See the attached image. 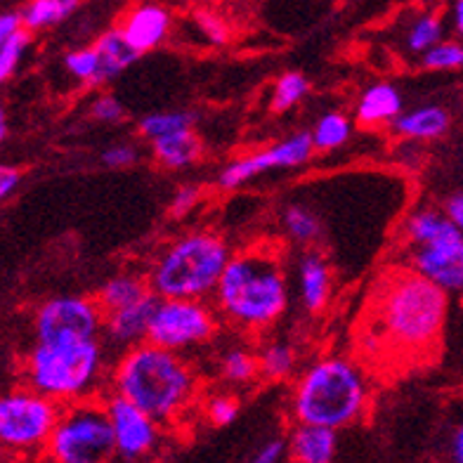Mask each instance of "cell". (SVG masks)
I'll return each instance as SVG.
<instances>
[{"instance_id": "obj_1", "label": "cell", "mask_w": 463, "mask_h": 463, "mask_svg": "<svg viewBox=\"0 0 463 463\" xmlns=\"http://www.w3.org/2000/svg\"><path fill=\"white\" fill-rule=\"evenodd\" d=\"M449 293L423 279L416 269L385 275L373 298L366 341L397 353H423L442 335Z\"/></svg>"}, {"instance_id": "obj_2", "label": "cell", "mask_w": 463, "mask_h": 463, "mask_svg": "<svg viewBox=\"0 0 463 463\" xmlns=\"http://www.w3.org/2000/svg\"><path fill=\"white\" fill-rule=\"evenodd\" d=\"M194 372L180 353L142 343L121 354L111 372V391L165 423L183 414L194 397Z\"/></svg>"}, {"instance_id": "obj_3", "label": "cell", "mask_w": 463, "mask_h": 463, "mask_svg": "<svg viewBox=\"0 0 463 463\" xmlns=\"http://www.w3.org/2000/svg\"><path fill=\"white\" fill-rule=\"evenodd\" d=\"M218 307L241 329H262L284 315L288 305L287 275L279 258L269 249L234 253L220 279Z\"/></svg>"}, {"instance_id": "obj_4", "label": "cell", "mask_w": 463, "mask_h": 463, "mask_svg": "<svg viewBox=\"0 0 463 463\" xmlns=\"http://www.w3.org/2000/svg\"><path fill=\"white\" fill-rule=\"evenodd\" d=\"M232 256L213 232H192L165 246L149 272V287L161 300H203L218 291Z\"/></svg>"}, {"instance_id": "obj_5", "label": "cell", "mask_w": 463, "mask_h": 463, "mask_svg": "<svg viewBox=\"0 0 463 463\" xmlns=\"http://www.w3.org/2000/svg\"><path fill=\"white\" fill-rule=\"evenodd\" d=\"M366 404V381L345 357H324L303 373L293 392V414L305 426L338 430L360 419Z\"/></svg>"}, {"instance_id": "obj_6", "label": "cell", "mask_w": 463, "mask_h": 463, "mask_svg": "<svg viewBox=\"0 0 463 463\" xmlns=\"http://www.w3.org/2000/svg\"><path fill=\"white\" fill-rule=\"evenodd\" d=\"M104 350L99 341L36 343L26 357V388L41 392L52 402H80L95 395L102 378Z\"/></svg>"}, {"instance_id": "obj_7", "label": "cell", "mask_w": 463, "mask_h": 463, "mask_svg": "<svg viewBox=\"0 0 463 463\" xmlns=\"http://www.w3.org/2000/svg\"><path fill=\"white\" fill-rule=\"evenodd\" d=\"M411 262L423 279L447 293L463 291V234L433 208L416 211L407 220Z\"/></svg>"}, {"instance_id": "obj_8", "label": "cell", "mask_w": 463, "mask_h": 463, "mask_svg": "<svg viewBox=\"0 0 463 463\" xmlns=\"http://www.w3.org/2000/svg\"><path fill=\"white\" fill-rule=\"evenodd\" d=\"M48 451L55 463H107L116 454L114 428L104 400L88 397L64 404Z\"/></svg>"}, {"instance_id": "obj_9", "label": "cell", "mask_w": 463, "mask_h": 463, "mask_svg": "<svg viewBox=\"0 0 463 463\" xmlns=\"http://www.w3.org/2000/svg\"><path fill=\"white\" fill-rule=\"evenodd\" d=\"M57 402L31 388H17L0 400V439L10 449H33L50 442L57 420Z\"/></svg>"}, {"instance_id": "obj_10", "label": "cell", "mask_w": 463, "mask_h": 463, "mask_svg": "<svg viewBox=\"0 0 463 463\" xmlns=\"http://www.w3.org/2000/svg\"><path fill=\"white\" fill-rule=\"evenodd\" d=\"M104 326V312L98 300L61 296L45 300L36 312V343L55 345V343L98 341Z\"/></svg>"}, {"instance_id": "obj_11", "label": "cell", "mask_w": 463, "mask_h": 463, "mask_svg": "<svg viewBox=\"0 0 463 463\" xmlns=\"http://www.w3.org/2000/svg\"><path fill=\"white\" fill-rule=\"evenodd\" d=\"M213 334L215 317L203 300H161L146 343L183 353L184 347L206 343Z\"/></svg>"}, {"instance_id": "obj_12", "label": "cell", "mask_w": 463, "mask_h": 463, "mask_svg": "<svg viewBox=\"0 0 463 463\" xmlns=\"http://www.w3.org/2000/svg\"><path fill=\"white\" fill-rule=\"evenodd\" d=\"M315 152L312 133H296L287 140L277 142L272 146H265L260 152H253L249 156L232 161L230 165L222 168L218 177V184L222 189H237L241 184L250 183L260 173L277 171V168H293L310 159Z\"/></svg>"}, {"instance_id": "obj_13", "label": "cell", "mask_w": 463, "mask_h": 463, "mask_svg": "<svg viewBox=\"0 0 463 463\" xmlns=\"http://www.w3.org/2000/svg\"><path fill=\"white\" fill-rule=\"evenodd\" d=\"M104 407L109 414L111 428H114L116 439V454L123 458H140L154 449L156 439H159V428L152 416L123 400L121 395L104 397Z\"/></svg>"}, {"instance_id": "obj_14", "label": "cell", "mask_w": 463, "mask_h": 463, "mask_svg": "<svg viewBox=\"0 0 463 463\" xmlns=\"http://www.w3.org/2000/svg\"><path fill=\"white\" fill-rule=\"evenodd\" d=\"M159 296H156V293H149L145 300L130 305L126 310L104 315V338H107L111 345H121L126 347V350L149 341V329H152L154 315L159 310Z\"/></svg>"}, {"instance_id": "obj_15", "label": "cell", "mask_w": 463, "mask_h": 463, "mask_svg": "<svg viewBox=\"0 0 463 463\" xmlns=\"http://www.w3.org/2000/svg\"><path fill=\"white\" fill-rule=\"evenodd\" d=\"M118 31L123 33V38L128 41L130 48L142 55V52H149L156 45L164 43V38L168 36L171 31V14L165 7L159 5H140L133 7L126 17L121 19Z\"/></svg>"}, {"instance_id": "obj_16", "label": "cell", "mask_w": 463, "mask_h": 463, "mask_svg": "<svg viewBox=\"0 0 463 463\" xmlns=\"http://www.w3.org/2000/svg\"><path fill=\"white\" fill-rule=\"evenodd\" d=\"M288 454L293 463H334L335 430L298 423L288 439Z\"/></svg>"}, {"instance_id": "obj_17", "label": "cell", "mask_w": 463, "mask_h": 463, "mask_svg": "<svg viewBox=\"0 0 463 463\" xmlns=\"http://www.w3.org/2000/svg\"><path fill=\"white\" fill-rule=\"evenodd\" d=\"M402 95L391 83H373L362 92L357 102V121L362 126H378V123H395L402 111Z\"/></svg>"}, {"instance_id": "obj_18", "label": "cell", "mask_w": 463, "mask_h": 463, "mask_svg": "<svg viewBox=\"0 0 463 463\" xmlns=\"http://www.w3.org/2000/svg\"><path fill=\"white\" fill-rule=\"evenodd\" d=\"M298 281L300 298H303L305 310H322L331 293V269L317 250H310V253H305V256L300 258Z\"/></svg>"}, {"instance_id": "obj_19", "label": "cell", "mask_w": 463, "mask_h": 463, "mask_svg": "<svg viewBox=\"0 0 463 463\" xmlns=\"http://www.w3.org/2000/svg\"><path fill=\"white\" fill-rule=\"evenodd\" d=\"M149 293H154L149 279H142L137 275H116L109 281H104L95 300L104 315H111V312L126 310L130 305L140 303Z\"/></svg>"}, {"instance_id": "obj_20", "label": "cell", "mask_w": 463, "mask_h": 463, "mask_svg": "<svg viewBox=\"0 0 463 463\" xmlns=\"http://www.w3.org/2000/svg\"><path fill=\"white\" fill-rule=\"evenodd\" d=\"M449 114L442 107H420L414 111H404L395 123L397 135L402 137H414V140H435L449 130Z\"/></svg>"}, {"instance_id": "obj_21", "label": "cell", "mask_w": 463, "mask_h": 463, "mask_svg": "<svg viewBox=\"0 0 463 463\" xmlns=\"http://www.w3.org/2000/svg\"><path fill=\"white\" fill-rule=\"evenodd\" d=\"M95 50H98L99 61H102V73H99V83L104 80H111L114 76L123 71V69H128L135 60H137V52L128 45V41L123 38V33L116 29L104 31L102 36L98 38V43H95Z\"/></svg>"}, {"instance_id": "obj_22", "label": "cell", "mask_w": 463, "mask_h": 463, "mask_svg": "<svg viewBox=\"0 0 463 463\" xmlns=\"http://www.w3.org/2000/svg\"><path fill=\"white\" fill-rule=\"evenodd\" d=\"M152 152L154 159L165 168H184V165L194 164L199 159L202 145H199L194 130H184V133L152 142Z\"/></svg>"}, {"instance_id": "obj_23", "label": "cell", "mask_w": 463, "mask_h": 463, "mask_svg": "<svg viewBox=\"0 0 463 463\" xmlns=\"http://www.w3.org/2000/svg\"><path fill=\"white\" fill-rule=\"evenodd\" d=\"M192 126H194V114H189V111H154L140 121V133L156 142L192 130Z\"/></svg>"}, {"instance_id": "obj_24", "label": "cell", "mask_w": 463, "mask_h": 463, "mask_svg": "<svg viewBox=\"0 0 463 463\" xmlns=\"http://www.w3.org/2000/svg\"><path fill=\"white\" fill-rule=\"evenodd\" d=\"M79 7L76 0H33L22 10L24 26L29 31L45 29V26L60 24Z\"/></svg>"}, {"instance_id": "obj_25", "label": "cell", "mask_w": 463, "mask_h": 463, "mask_svg": "<svg viewBox=\"0 0 463 463\" xmlns=\"http://www.w3.org/2000/svg\"><path fill=\"white\" fill-rule=\"evenodd\" d=\"M347 137H350V121H347V116L338 114V111L319 116V121L315 123V130H312L315 149H322V152L345 145Z\"/></svg>"}, {"instance_id": "obj_26", "label": "cell", "mask_w": 463, "mask_h": 463, "mask_svg": "<svg viewBox=\"0 0 463 463\" xmlns=\"http://www.w3.org/2000/svg\"><path fill=\"white\" fill-rule=\"evenodd\" d=\"M442 43V19L435 13H423L416 19L407 33V48L411 52H423L433 50Z\"/></svg>"}, {"instance_id": "obj_27", "label": "cell", "mask_w": 463, "mask_h": 463, "mask_svg": "<svg viewBox=\"0 0 463 463\" xmlns=\"http://www.w3.org/2000/svg\"><path fill=\"white\" fill-rule=\"evenodd\" d=\"M284 227H287L288 237L298 244H312L322 232L317 215L312 213L310 208L298 206V203H293L284 211Z\"/></svg>"}, {"instance_id": "obj_28", "label": "cell", "mask_w": 463, "mask_h": 463, "mask_svg": "<svg viewBox=\"0 0 463 463\" xmlns=\"http://www.w3.org/2000/svg\"><path fill=\"white\" fill-rule=\"evenodd\" d=\"M258 366H260V373L265 378H284L296 366V353L287 343H269L258 354Z\"/></svg>"}, {"instance_id": "obj_29", "label": "cell", "mask_w": 463, "mask_h": 463, "mask_svg": "<svg viewBox=\"0 0 463 463\" xmlns=\"http://www.w3.org/2000/svg\"><path fill=\"white\" fill-rule=\"evenodd\" d=\"M307 90H310V83H307V79H305L303 73H298V71L281 73L275 83L272 109L275 111L291 109L293 104H298L300 99L307 95Z\"/></svg>"}, {"instance_id": "obj_30", "label": "cell", "mask_w": 463, "mask_h": 463, "mask_svg": "<svg viewBox=\"0 0 463 463\" xmlns=\"http://www.w3.org/2000/svg\"><path fill=\"white\" fill-rule=\"evenodd\" d=\"M64 67H67V71L71 73L76 80H83V83H90V86H98L99 83L102 61H99L95 45H92V48H80L67 52V57H64Z\"/></svg>"}, {"instance_id": "obj_31", "label": "cell", "mask_w": 463, "mask_h": 463, "mask_svg": "<svg viewBox=\"0 0 463 463\" xmlns=\"http://www.w3.org/2000/svg\"><path fill=\"white\" fill-rule=\"evenodd\" d=\"M220 369H222V376L232 383H249L250 378L260 372L256 354H250L249 350H241V347H234V350L225 353V357L220 362Z\"/></svg>"}, {"instance_id": "obj_32", "label": "cell", "mask_w": 463, "mask_h": 463, "mask_svg": "<svg viewBox=\"0 0 463 463\" xmlns=\"http://www.w3.org/2000/svg\"><path fill=\"white\" fill-rule=\"evenodd\" d=\"M423 67L433 71H454L463 67V43L458 41H442L423 55Z\"/></svg>"}, {"instance_id": "obj_33", "label": "cell", "mask_w": 463, "mask_h": 463, "mask_svg": "<svg viewBox=\"0 0 463 463\" xmlns=\"http://www.w3.org/2000/svg\"><path fill=\"white\" fill-rule=\"evenodd\" d=\"M29 41V29H22L19 33L7 38V41H0V80H7L14 71H17L19 60L24 55Z\"/></svg>"}, {"instance_id": "obj_34", "label": "cell", "mask_w": 463, "mask_h": 463, "mask_svg": "<svg viewBox=\"0 0 463 463\" xmlns=\"http://www.w3.org/2000/svg\"><path fill=\"white\" fill-rule=\"evenodd\" d=\"M194 22L199 26L203 36L211 41L213 45H225L230 41V26L220 14H215L213 10H196Z\"/></svg>"}, {"instance_id": "obj_35", "label": "cell", "mask_w": 463, "mask_h": 463, "mask_svg": "<svg viewBox=\"0 0 463 463\" xmlns=\"http://www.w3.org/2000/svg\"><path fill=\"white\" fill-rule=\"evenodd\" d=\"M206 416L213 426H227L239 416L237 397L232 395H215L208 400Z\"/></svg>"}, {"instance_id": "obj_36", "label": "cell", "mask_w": 463, "mask_h": 463, "mask_svg": "<svg viewBox=\"0 0 463 463\" xmlns=\"http://www.w3.org/2000/svg\"><path fill=\"white\" fill-rule=\"evenodd\" d=\"M92 116L98 121L104 123H116L118 118H123V104L114 98V95H99L95 102H92Z\"/></svg>"}, {"instance_id": "obj_37", "label": "cell", "mask_w": 463, "mask_h": 463, "mask_svg": "<svg viewBox=\"0 0 463 463\" xmlns=\"http://www.w3.org/2000/svg\"><path fill=\"white\" fill-rule=\"evenodd\" d=\"M135 161H137V152L130 145H114L104 149L102 154V164L109 168H126V165H133Z\"/></svg>"}, {"instance_id": "obj_38", "label": "cell", "mask_w": 463, "mask_h": 463, "mask_svg": "<svg viewBox=\"0 0 463 463\" xmlns=\"http://www.w3.org/2000/svg\"><path fill=\"white\" fill-rule=\"evenodd\" d=\"M196 202H199V189L192 187V184H184V187L177 189L175 196H173L171 215L173 218H183L184 213H189V211L196 206Z\"/></svg>"}, {"instance_id": "obj_39", "label": "cell", "mask_w": 463, "mask_h": 463, "mask_svg": "<svg viewBox=\"0 0 463 463\" xmlns=\"http://www.w3.org/2000/svg\"><path fill=\"white\" fill-rule=\"evenodd\" d=\"M24 26V17L22 13H3L0 14V41H7L10 36L19 33Z\"/></svg>"}, {"instance_id": "obj_40", "label": "cell", "mask_w": 463, "mask_h": 463, "mask_svg": "<svg viewBox=\"0 0 463 463\" xmlns=\"http://www.w3.org/2000/svg\"><path fill=\"white\" fill-rule=\"evenodd\" d=\"M19 183H22V173H19L17 168H10V165H3V168H0V196H3V199H7V196L13 194L14 189L19 187Z\"/></svg>"}, {"instance_id": "obj_41", "label": "cell", "mask_w": 463, "mask_h": 463, "mask_svg": "<svg viewBox=\"0 0 463 463\" xmlns=\"http://www.w3.org/2000/svg\"><path fill=\"white\" fill-rule=\"evenodd\" d=\"M287 445H284V439H272L268 445L262 447L260 451L256 454V458L250 463H279L281 454H284Z\"/></svg>"}, {"instance_id": "obj_42", "label": "cell", "mask_w": 463, "mask_h": 463, "mask_svg": "<svg viewBox=\"0 0 463 463\" xmlns=\"http://www.w3.org/2000/svg\"><path fill=\"white\" fill-rule=\"evenodd\" d=\"M445 215L451 220V225L463 234V194H454L447 199Z\"/></svg>"}, {"instance_id": "obj_43", "label": "cell", "mask_w": 463, "mask_h": 463, "mask_svg": "<svg viewBox=\"0 0 463 463\" xmlns=\"http://www.w3.org/2000/svg\"><path fill=\"white\" fill-rule=\"evenodd\" d=\"M451 457H454V463H463V426L458 428L457 435H454V442H451Z\"/></svg>"}, {"instance_id": "obj_44", "label": "cell", "mask_w": 463, "mask_h": 463, "mask_svg": "<svg viewBox=\"0 0 463 463\" xmlns=\"http://www.w3.org/2000/svg\"><path fill=\"white\" fill-rule=\"evenodd\" d=\"M454 31L458 36H463V0H458L454 5Z\"/></svg>"}]
</instances>
